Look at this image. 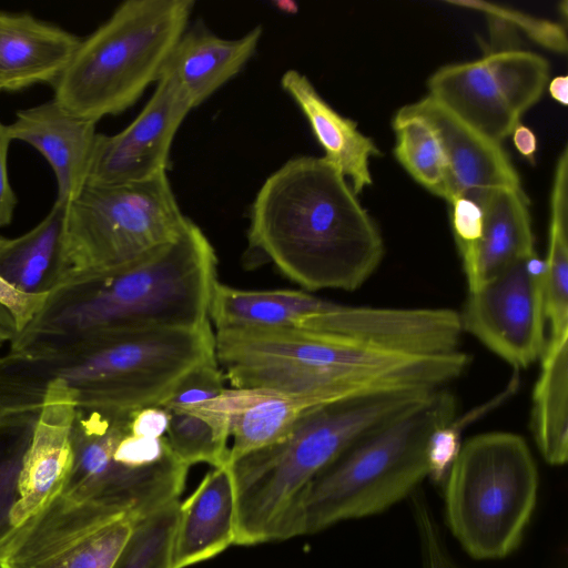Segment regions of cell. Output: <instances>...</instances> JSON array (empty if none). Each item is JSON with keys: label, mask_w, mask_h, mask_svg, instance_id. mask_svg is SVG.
I'll list each match as a JSON object with an SVG mask.
<instances>
[{"label": "cell", "mask_w": 568, "mask_h": 568, "mask_svg": "<svg viewBox=\"0 0 568 568\" xmlns=\"http://www.w3.org/2000/svg\"><path fill=\"white\" fill-rule=\"evenodd\" d=\"M135 517L59 494L20 525L0 552V568H111Z\"/></svg>", "instance_id": "11"}, {"label": "cell", "mask_w": 568, "mask_h": 568, "mask_svg": "<svg viewBox=\"0 0 568 568\" xmlns=\"http://www.w3.org/2000/svg\"><path fill=\"white\" fill-rule=\"evenodd\" d=\"M77 407V393L65 382L47 384L19 475V498L11 511L16 527L62 493L73 465Z\"/></svg>", "instance_id": "15"}, {"label": "cell", "mask_w": 568, "mask_h": 568, "mask_svg": "<svg viewBox=\"0 0 568 568\" xmlns=\"http://www.w3.org/2000/svg\"><path fill=\"white\" fill-rule=\"evenodd\" d=\"M281 85L306 118L325 152L323 158L351 179L355 194L371 185L368 161L381 154L374 141L359 132L355 122L337 113L301 72L285 71Z\"/></svg>", "instance_id": "23"}, {"label": "cell", "mask_w": 568, "mask_h": 568, "mask_svg": "<svg viewBox=\"0 0 568 568\" xmlns=\"http://www.w3.org/2000/svg\"><path fill=\"white\" fill-rule=\"evenodd\" d=\"M67 204L55 201L36 226L16 237L0 236V276L18 290L49 291L58 262Z\"/></svg>", "instance_id": "27"}, {"label": "cell", "mask_w": 568, "mask_h": 568, "mask_svg": "<svg viewBox=\"0 0 568 568\" xmlns=\"http://www.w3.org/2000/svg\"><path fill=\"white\" fill-rule=\"evenodd\" d=\"M215 251L191 220L170 243L131 264L72 275L6 351L20 353L136 329L199 327L210 322Z\"/></svg>", "instance_id": "1"}, {"label": "cell", "mask_w": 568, "mask_h": 568, "mask_svg": "<svg viewBox=\"0 0 568 568\" xmlns=\"http://www.w3.org/2000/svg\"><path fill=\"white\" fill-rule=\"evenodd\" d=\"M538 470L523 437L476 435L445 475L447 526L468 555L499 559L517 549L536 507Z\"/></svg>", "instance_id": "8"}, {"label": "cell", "mask_w": 568, "mask_h": 568, "mask_svg": "<svg viewBox=\"0 0 568 568\" xmlns=\"http://www.w3.org/2000/svg\"><path fill=\"white\" fill-rule=\"evenodd\" d=\"M131 414L77 407L74 458L63 496L104 503L136 519L179 500L190 466L173 453L155 465L139 468L113 458L116 444L129 432Z\"/></svg>", "instance_id": "10"}, {"label": "cell", "mask_w": 568, "mask_h": 568, "mask_svg": "<svg viewBox=\"0 0 568 568\" xmlns=\"http://www.w3.org/2000/svg\"><path fill=\"white\" fill-rule=\"evenodd\" d=\"M456 407L455 396L439 388L352 443L295 497L278 541L378 514L410 496L432 475L433 436L455 419Z\"/></svg>", "instance_id": "4"}, {"label": "cell", "mask_w": 568, "mask_h": 568, "mask_svg": "<svg viewBox=\"0 0 568 568\" xmlns=\"http://www.w3.org/2000/svg\"><path fill=\"white\" fill-rule=\"evenodd\" d=\"M215 358L212 324L128 331L0 357V414L39 413L45 386L61 379L77 406L134 412L161 406L182 378Z\"/></svg>", "instance_id": "3"}, {"label": "cell", "mask_w": 568, "mask_h": 568, "mask_svg": "<svg viewBox=\"0 0 568 568\" xmlns=\"http://www.w3.org/2000/svg\"><path fill=\"white\" fill-rule=\"evenodd\" d=\"M544 260L523 257L469 290L462 313L463 332L475 336L514 368H525L546 347Z\"/></svg>", "instance_id": "12"}, {"label": "cell", "mask_w": 568, "mask_h": 568, "mask_svg": "<svg viewBox=\"0 0 568 568\" xmlns=\"http://www.w3.org/2000/svg\"><path fill=\"white\" fill-rule=\"evenodd\" d=\"M250 247L310 290L354 291L384 244L345 176L324 158L298 156L262 184L250 211Z\"/></svg>", "instance_id": "2"}, {"label": "cell", "mask_w": 568, "mask_h": 568, "mask_svg": "<svg viewBox=\"0 0 568 568\" xmlns=\"http://www.w3.org/2000/svg\"><path fill=\"white\" fill-rule=\"evenodd\" d=\"M452 205V226L460 255L468 252L480 239L481 207L466 196H455Z\"/></svg>", "instance_id": "36"}, {"label": "cell", "mask_w": 568, "mask_h": 568, "mask_svg": "<svg viewBox=\"0 0 568 568\" xmlns=\"http://www.w3.org/2000/svg\"><path fill=\"white\" fill-rule=\"evenodd\" d=\"M193 0H126L81 39L52 84L69 113L97 122L132 106L163 73Z\"/></svg>", "instance_id": "7"}, {"label": "cell", "mask_w": 568, "mask_h": 568, "mask_svg": "<svg viewBox=\"0 0 568 568\" xmlns=\"http://www.w3.org/2000/svg\"><path fill=\"white\" fill-rule=\"evenodd\" d=\"M510 135H513L514 145L517 151L532 162L537 150L535 133L528 126L519 123L515 126Z\"/></svg>", "instance_id": "40"}, {"label": "cell", "mask_w": 568, "mask_h": 568, "mask_svg": "<svg viewBox=\"0 0 568 568\" xmlns=\"http://www.w3.org/2000/svg\"><path fill=\"white\" fill-rule=\"evenodd\" d=\"M480 207V239L460 255L468 291L514 262L536 253L528 200L521 187L496 189Z\"/></svg>", "instance_id": "22"}, {"label": "cell", "mask_w": 568, "mask_h": 568, "mask_svg": "<svg viewBox=\"0 0 568 568\" xmlns=\"http://www.w3.org/2000/svg\"><path fill=\"white\" fill-rule=\"evenodd\" d=\"M180 500L135 519L111 568H171L172 539Z\"/></svg>", "instance_id": "32"}, {"label": "cell", "mask_w": 568, "mask_h": 568, "mask_svg": "<svg viewBox=\"0 0 568 568\" xmlns=\"http://www.w3.org/2000/svg\"><path fill=\"white\" fill-rule=\"evenodd\" d=\"M169 413L162 406H148L132 412L129 432L132 435L160 438L165 436Z\"/></svg>", "instance_id": "39"}, {"label": "cell", "mask_w": 568, "mask_h": 568, "mask_svg": "<svg viewBox=\"0 0 568 568\" xmlns=\"http://www.w3.org/2000/svg\"><path fill=\"white\" fill-rule=\"evenodd\" d=\"M551 98L566 106L568 104V77L558 75L552 78L548 85Z\"/></svg>", "instance_id": "41"}, {"label": "cell", "mask_w": 568, "mask_h": 568, "mask_svg": "<svg viewBox=\"0 0 568 568\" xmlns=\"http://www.w3.org/2000/svg\"><path fill=\"white\" fill-rule=\"evenodd\" d=\"M47 293L22 292L0 276V306L9 312L16 326V333L22 331L39 313L44 304Z\"/></svg>", "instance_id": "37"}, {"label": "cell", "mask_w": 568, "mask_h": 568, "mask_svg": "<svg viewBox=\"0 0 568 568\" xmlns=\"http://www.w3.org/2000/svg\"><path fill=\"white\" fill-rule=\"evenodd\" d=\"M223 402L232 443L227 462L282 442L301 414L312 407L296 397L265 388H225Z\"/></svg>", "instance_id": "24"}, {"label": "cell", "mask_w": 568, "mask_h": 568, "mask_svg": "<svg viewBox=\"0 0 568 568\" xmlns=\"http://www.w3.org/2000/svg\"><path fill=\"white\" fill-rule=\"evenodd\" d=\"M367 348L405 355H445L460 351L459 313L443 307H368L334 303L296 326Z\"/></svg>", "instance_id": "13"}, {"label": "cell", "mask_w": 568, "mask_h": 568, "mask_svg": "<svg viewBox=\"0 0 568 568\" xmlns=\"http://www.w3.org/2000/svg\"><path fill=\"white\" fill-rule=\"evenodd\" d=\"M223 393L204 402L165 408L169 446L190 467L199 463L212 467L227 463L230 434Z\"/></svg>", "instance_id": "28"}, {"label": "cell", "mask_w": 568, "mask_h": 568, "mask_svg": "<svg viewBox=\"0 0 568 568\" xmlns=\"http://www.w3.org/2000/svg\"><path fill=\"white\" fill-rule=\"evenodd\" d=\"M397 113L418 116L434 130L448 165L450 200L462 195L481 206L496 189L521 187L501 145L471 129L430 95L400 108Z\"/></svg>", "instance_id": "16"}, {"label": "cell", "mask_w": 568, "mask_h": 568, "mask_svg": "<svg viewBox=\"0 0 568 568\" xmlns=\"http://www.w3.org/2000/svg\"><path fill=\"white\" fill-rule=\"evenodd\" d=\"M333 302L300 290H242L216 282L209 317L216 329L294 327Z\"/></svg>", "instance_id": "25"}, {"label": "cell", "mask_w": 568, "mask_h": 568, "mask_svg": "<svg viewBox=\"0 0 568 568\" xmlns=\"http://www.w3.org/2000/svg\"><path fill=\"white\" fill-rule=\"evenodd\" d=\"M232 387L280 392L311 406L396 388L390 354L300 327L215 329Z\"/></svg>", "instance_id": "6"}, {"label": "cell", "mask_w": 568, "mask_h": 568, "mask_svg": "<svg viewBox=\"0 0 568 568\" xmlns=\"http://www.w3.org/2000/svg\"><path fill=\"white\" fill-rule=\"evenodd\" d=\"M38 414H0V552L18 527L11 511L19 498L18 481Z\"/></svg>", "instance_id": "31"}, {"label": "cell", "mask_w": 568, "mask_h": 568, "mask_svg": "<svg viewBox=\"0 0 568 568\" xmlns=\"http://www.w3.org/2000/svg\"><path fill=\"white\" fill-rule=\"evenodd\" d=\"M409 497L419 541L422 568H460L449 552L424 495L415 491Z\"/></svg>", "instance_id": "33"}, {"label": "cell", "mask_w": 568, "mask_h": 568, "mask_svg": "<svg viewBox=\"0 0 568 568\" xmlns=\"http://www.w3.org/2000/svg\"><path fill=\"white\" fill-rule=\"evenodd\" d=\"M452 4L479 10L487 16H495L508 22L514 29L523 30L536 42L552 51L565 53L567 51L566 32L560 24L532 18L521 12L503 8L484 1H448Z\"/></svg>", "instance_id": "34"}, {"label": "cell", "mask_w": 568, "mask_h": 568, "mask_svg": "<svg viewBox=\"0 0 568 568\" xmlns=\"http://www.w3.org/2000/svg\"><path fill=\"white\" fill-rule=\"evenodd\" d=\"M16 334V327L8 314L0 311V357Z\"/></svg>", "instance_id": "42"}, {"label": "cell", "mask_w": 568, "mask_h": 568, "mask_svg": "<svg viewBox=\"0 0 568 568\" xmlns=\"http://www.w3.org/2000/svg\"><path fill=\"white\" fill-rule=\"evenodd\" d=\"M394 153L398 162L424 187L447 201L452 197L443 148L432 126L418 116L395 114Z\"/></svg>", "instance_id": "30"}, {"label": "cell", "mask_w": 568, "mask_h": 568, "mask_svg": "<svg viewBox=\"0 0 568 568\" xmlns=\"http://www.w3.org/2000/svg\"><path fill=\"white\" fill-rule=\"evenodd\" d=\"M235 489L226 463L213 467L192 495L179 504L171 568H186L220 555L235 545Z\"/></svg>", "instance_id": "18"}, {"label": "cell", "mask_w": 568, "mask_h": 568, "mask_svg": "<svg viewBox=\"0 0 568 568\" xmlns=\"http://www.w3.org/2000/svg\"><path fill=\"white\" fill-rule=\"evenodd\" d=\"M81 39L26 12L0 10V92L53 84Z\"/></svg>", "instance_id": "19"}, {"label": "cell", "mask_w": 568, "mask_h": 568, "mask_svg": "<svg viewBox=\"0 0 568 568\" xmlns=\"http://www.w3.org/2000/svg\"><path fill=\"white\" fill-rule=\"evenodd\" d=\"M437 389L379 392L312 406L282 442L227 462L236 500L235 545L278 541L293 500L317 473L356 439Z\"/></svg>", "instance_id": "5"}, {"label": "cell", "mask_w": 568, "mask_h": 568, "mask_svg": "<svg viewBox=\"0 0 568 568\" xmlns=\"http://www.w3.org/2000/svg\"><path fill=\"white\" fill-rule=\"evenodd\" d=\"M11 142L8 125L0 121V229L11 223L18 203L8 175V153Z\"/></svg>", "instance_id": "38"}, {"label": "cell", "mask_w": 568, "mask_h": 568, "mask_svg": "<svg viewBox=\"0 0 568 568\" xmlns=\"http://www.w3.org/2000/svg\"><path fill=\"white\" fill-rule=\"evenodd\" d=\"M193 109L178 82L163 73L126 128L98 134L87 184L141 182L166 173L174 136Z\"/></svg>", "instance_id": "14"}, {"label": "cell", "mask_w": 568, "mask_h": 568, "mask_svg": "<svg viewBox=\"0 0 568 568\" xmlns=\"http://www.w3.org/2000/svg\"><path fill=\"white\" fill-rule=\"evenodd\" d=\"M187 222L166 173L141 182L87 184L67 204L49 291L72 275L139 261L175 240Z\"/></svg>", "instance_id": "9"}, {"label": "cell", "mask_w": 568, "mask_h": 568, "mask_svg": "<svg viewBox=\"0 0 568 568\" xmlns=\"http://www.w3.org/2000/svg\"><path fill=\"white\" fill-rule=\"evenodd\" d=\"M568 149L555 168L547 254L544 258V305L550 325L549 338L568 336Z\"/></svg>", "instance_id": "29"}, {"label": "cell", "mask_w": 568, "mask_h": 568, "mask_svg": "<svg viewBox=\"0 0 568 568\" xmlns=\"http://www.w3.org/2000/svg\"><path fill=\"white\" fill-rule=\"evenodd\" d=\"M531 397V432L544 459L568 458V336L549 338Z\"/></svg>", "instance_id": "26"}, {"label": "cell", "mask_w": 568, "mask_h": 568, "mask_svg": "<svg viewBox=\"0 0 568 568\" xmlns=\"http://www.w3.org/2000/svg\"><path fill=\"white\" fill-rule=\"evenodd\" d=\"M172 454L166 437L152 438L128 432L116 444L113 458L125 466L148 467Z\"/></svg>", "instance_id": "35"}, {"label": "cell", "mask_w": 568, "mask_h": 568, "mask_svg": "<svg viewBox=\"0 0 568 568\" xmlns=\"http://www.w3.org/2000/svg\"><path fill=\"white\" fill-rule=\"evenodd\" d=\"M262 32L257 26L240 38L224 39L200 23L187 27L163 73L178 82L196 108L244 68L255 53Z\"/></svg>", "instance_id": "21"}, {"label": "cell", "mask_w": 568, "mask_h": 568, "mask_svg": "<svg viewBox=\"0 0 568 568\" xmlns=\"http://www.w3.org/2000/svg\"><path fill=\"white\" fill-rule=\"evenodd\" d=\"M427 85L428 95L496 143L500 144L520 123V115L511 106L486 54L476 61L440 68Z\"/></svg>", "instance_id": "20"}, {"label": "cell", "mask_w": 568, "mask_h": 568, "mask_svg": "<svg viewBox=\"0 0 568 568\" xmlns=\"http://www.w3.org/2000/svg\"><path fill=\"white\" fill-rule=\"evenodd\" d=\"M8 125L12 141L34 148L51 166L58 202L69 204L87 185L97 142V122L78 118L53 98L19 110Z\"/></svg>", "instance_id": "17"}]
</instances>
